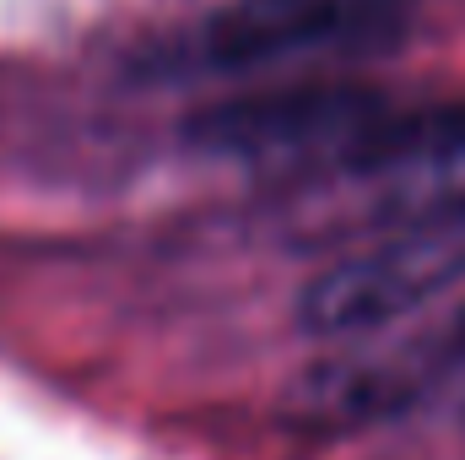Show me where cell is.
<instances>
[{
    "label": "cell",
    "mask_w": 465,
    "mask_h": 460,
    "mask_svg": "<svg viewBox=\"0 0 465 460\" xmlns=\"http://www.w3.org/2000/svg\"><path fill=\"white\" fill-rule=\"evenodd\" d=\"M390 115L395 104L373 87L309 82V87H271V93L212 104L190 119V135L217 157L336 174Z\"/></svg>",
    "instance_id": "cell-1"
},
{
    "label": "cell",
    "mask_w": 465,
    "mask_h": 460,
    "mask_svg": "<svg viewBox=\"0 0 465 460\" xmlns=\"http://www.w3.org/2000/svg\"><path fill=\"white\" fill-rule=\"evenodd\" d=\"M465 276V217L390 228L379 244L320 271L298 304L309 336H368L433 304Z\"/></svg>",
    "instance_id": "cell-2"
},
{
    "label": "cell",
    "mask_w": 465,
    "mask_h": 460,
    "mask_svg": "<svg viewBox=\"0 0 465 460\" xmlns=\"http://www.w3.org/2000/svg\"><path fill=\"white\" fill-rule=\"evenodd\" d=\"M368 195L373 228H411L465 217V104L460 109H395L331 174Z\"/></svg>",
    "instance_id": "cell-3"
},
{
    "label": "cell",
    "mask_w": 465,
    "mask_h": 460,
    "mask_svg": "<svg viewBox=\"0 0 465 460\" xmlns=\"http://www.w3.org/2000/svg\"><path fill=\"white\" fill-rule=\"evenodd\" d=\"M395 33V0H238L184 49V71H265L309 55L373 49Z\"/></svg>",
    "instance_id": "cell-4"
}]
</instances>
